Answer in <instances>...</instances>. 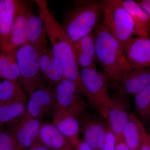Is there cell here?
Here are the masks:
<instances>
[{"label": "cell", "instance_id": "1", "mask_svg": "<svg viewBox=\"0 0 150 150\" xmlns=\"http://www.w3.org/2000/svg\"><path fill=\"white\" fill-rule=\"evenodd\" d=\"M39 15L43 19L46 35L50 40L51 49L62 71L64 79L75 84L82 93L80 69L70 41L61 24L51 13L45 0H35Z\"/></svg>", "mask_w": 150, "mask_h": 150}, {"label": "cell", "instance_id": "2", "mask_svg": "<svg viewBox=\"0 0 150 150\" xmlns=\"http://www.w3.org/2000/svg\"><path fill=\"white\" fill-rule=\"evenodd\" d=\"M93 33L97 62L112 83L132 69L124 48L112 35L103 19L98 25Z\"/></svg>", "mask_w": 150, "mask_h": 150}, {"label": "cell", "instance_id": "3", "mask_svg": "<svg viewBox=\"0 0 150 150\" xmlns=\"http://www.w3.org/2000/svg\"><path fill=\"white\" fill-rule=\"evenodd\" d=\"M104 13L103 0L76 1L61 24L70 42L93 32Z\"/></svg>", "mask_w": 150, "mask_h": 150}, {"label": "cell", "instance_id": "4", "mask_svg": "<svg viewBox=\"0 0 150 150\" xmlns=\"http://www.w3.org/2000/svg\"><path fill=\"white\" fill-rule=\"evenodd\" d=\"M80 77L85 98L103 118L106 120L111 100L109 79L97 67L80 69Z\"/></svg>", "mask_w": 150, "mask_h": 150}, {"label": "cell", "instance_id": "5", "mask_svg": "<svg viewBox=\"0 0 150 150\" xmlns=\"http://www.w3.org/2000/svg\"><path fill=\"white\" fill-rule=\"evenodd\" d=\"M103 20L123 48L136 35L135 25L129 12L119 0H103Z\"/></svg>", "mask_w": 150, "mask_h": 150}, {"label": "cell", "instance_id": "6", "mask_svg": "<svg viewBox=\"0 0 150 150\" xmlns=\"http://www.w3.org/2000/svg\"><path fill=\"white\" fill-rule=\"evenodd\" d=\"M16 59L19 71L18 81L25 91L30 95L44 86L37 50L29 44H25L16 50Z\"/></svg>", "mask_w": 150, "mask_h": 150}, {"label": "cell", "instance_id": "7", "mask_svg": "<svg viewBox=\"0 0 150 150\" xmlns=\"http://www.w3.org/2000/svg\"><path fill=\"white\" fill-rule=\"evenodd\" d=\"M54 110H67L79 116L86 110L87 104L85 98L72 82L63 79L54 86Z\"/></svg>", "mask_w": 150, "mask_h": 150}, {"label": "cell", "instance_id": "8", "mask_svg": "<svg viewBox=\"0 0 150 150\" xmlns=\"http://www.w3.org/2000/svg\"><path fill=\"white\" fill-rule=\"evenodd\" d=\"M42 121L24 115L8 125V131L16 142L18 150H26L39 141Z\"/></svg>", "mask_w": 150, "mask_h": 150}, {"label": "cell", "instance_id": "9", "mask_svg": "<svg viewBox=\"0 0 150 150\" xmlns=\"http://www.w3.org/2000/svg\"><path fill=\"white\" fill-rule=\"evenodd\" d=\"M54 87L42 86L30 95L23 115L42 121L53 114L55 105Z\"/></svg>", "mask_w": 150, "mask_h": 150}, {"label": "cell", "instance_id": "10", "mask_svg": "<svg viewBox=\"0 0 150 150\" xmlns=\"http://www.w3.org/2000/svg\"><path fill=\"white\" fill-rule=\"evenodd\" d=\"M129 96L117 90L111 96L106 120L116 136L121 137L123 128L131 114Z\"/></svg>", "mask_w": 150, "mask_h": 150}, {"label": "cell", "instance_id": "11", "mask_svg": "<svg viewBox=\"0 0 150 150\" xmlns=\"http://www.w3.org/2000/svg\"><path fill=\"white\" fill-rule=\"evenodd\" d=\"M79 121L82 139L95 150H101L105 139L107 123L86 110L80 115Z\"/></svg>", "mask_w": 150, "mask_h": 150}, {"label": "cell", "instance_id": "12", "mask_svg": "<svg viewBox=\"0 0 150 150\" xmlns=\"http://www.w3.org/2000/svg\"><path fill=\"white\" fill-rule=\"evenodd\" d=\"M111 83L118 91L134 96L150 84V68L132 69Z\"/></svg>", "mask_w": 150, "mask_h": 150}, {"label": "cell", "instance_id": "13", "mask_svg": "<svg viewBox=\"0 0 150 150\" xmlns=\"http://www.w3.org/2000/svg\"><path fill=\"white\" fill-rule=\"evenodd\" d=\"M124 51L132 69L150 68V36H137L129 41Z\"/></svg>", "mask_w": 150, "mask_h": 150}, {"label": "cell", "instance_id": "14", "mask_svg": "<svg viewBox=\"0 0 150 150\" xmlns=\"http://www.w3.org/2000/svg\"><path fill=\"white\" fill-rule=\"evenodd\" d=\"M52 123L71 143L73 149L81 139L79 116L73 112L54 109Z\"/></svg>", "mask_w": 150, "mask_h": 150}, {"label": "cell", "instance_id": "15", "mask_svg": "<svg viewBox=\"0 0 150 150\" xmlns=\"http://www.w3.org/2000/svg\"><path fill=\"white\" fill-rule=\"evenodd\" d=\"M29 9L27 2L17 0L15 15L9 39L8 52L16 51L27 44L26 23Z\"/></svg>", "mask_w": 150, "mask_h": 150}, {"label": "cell", "instance_id": "16", "mask_svg": "<svg viewBox=\"0 0 150 150\" xmlns=\"http://www.w3.org/2000/svg\"><path fill=\"white\" fill-rule=\"evenodd\" d=\"M80 69L96 68L95 40L93 32L77 41L70 42Z\"/></svg>", "mask_w": 150, "mask_h": 150}, {"label": "cell", "instance_id": "17", "mask_svg": "<svg viewBox=\"0 0 150 150\" xmlns=\"http://www.w3.org/2000/svg\"><path fill=\"white\" fill-rule=\"evenodd\" d=\"M37 51L41 74L51 86L56 85L64 78L51 47L48 44Z\"/></svg>", "mask_w": 150, "mask_h": 150}, {"label": "cell", "instance_id": "18", "mask_svg": "<svg viewBox=\"0 0 150 150\" xmlns=\"http://www.w3.org/2000/svg\"><path fill=\"white\" fill-rule=\"evenodd\" d=\"M17 0L0 1V52L8 51Z\"/></svg>", "mask_w": 150, "mask_h": 150}, {"label": "cell", "instance_id": "19", "mask_svg": "<svg viewBox=\"0 0 150 150\" xmlns=\"http://www.w3.org/2000/svg\"><path fill=\"white\" fill-rule=\"evenodd\" d=\"M26 36L27 44L36 50L48 44L43 19L40 15L35 14L30 8L28 13Z\"/></svg>", "mask_w": 150, "mask_h": 150}, {"label": "cell", "instance_id": "20", "mask_svg": "<svg viewBox=\"0 0 150 150\" xmlns=\"http://www.w3.org/2000/svg\"><path fill=\"white\" fill-rule=\"evenodd\" d=\"M39 141L51 150H73L71 143L52 123H42Z\"/></svg>", "mask_w": 150, "mask_h": 150}, {"label": "cell", "instance_id": "21", "mask_svg": "<svg viewBox=\"0 0 150 150\" xmlns=\"http://www.w3.org/2000/svg\"><path fill=\"white\" fill-rule=\"evenodd\" d=\"M122 5L131 16L137 36H149L150 30V18L139 3L133 0H119Z\"/></svg>", "mask_w": 150, "mask_h": 150}, {"label": "cell", "instance_id": "22", "mask_svg": "<svg viewBox=\"0 0 150 150\" xmlns=\"http://www.w3.org/2000/svg\"><path fill=\"white\" fill-rule=\"evenodd\" d=\"M143 124L137 116L131 113L123 128L121 137L131 150H139Z\"/></svg>", "mask_w": 150, "mask_h": 150}, {"label": "cell", "instance_id": "23", "mask_svg": "<svg viewBox=\"0 0 150 150\" xmlns=\"http://www.w3.org/2000/svg\"><path fill=\"white\" fill-rule=\"evenodd\" d=\"M26 101L23 88L18 81L0 80V104Z\"/></svg>", "mask_w": 150, "mask_h": 150}, {"label": "cell", "instance_id": "24", "mask_svg": "<svg viewBox=\"0 0 150 150\" xmlns=\"http://www.w3.org/2000/svg\"><path fill=\"white\" fill-rule=\"evenodd\" d=\"M16 51L0 52V78L18 81L19 71L16 59Z\"/></svg>", "mask_w": 150, "mask_h": 150}, {"label": "cell", "instance_id": "25", "mask_svg": "<svg viewBox=\"0 0 150 150\" xmlns=\"http://www.w3.org/2000/svg\"><path fill=\"white\" fill-rule=\"evenodd\" d=\"M26 101L0 104V126L10 124L24 114Z\"/></svg>", "mask_w": 150, "mask_h": 150}, {"label": "cell", "instance_id": "26", "mask_svg": "<svg viewBox=\"0 0 150 150\" xmlns=\"http://www.w3.org/2000/svg\"><path fill=\"white\" fill-rule=\"evenodd\" d=\"M137 117L142 123L150 121V84L134 96Z\"/></svg>", "mask_w": 150, "mask_h": 150}, {"label": "cell", "instance_id": "27", "mask_svg": "<svg viewBox=\"0 0 150 150\" xmlns=\"http://www.w3.org/2000/svg\"><path fill=\"white\" fill-rule=\"evenodd\" d=\"M0 150H18L13 137L4 129L0 131Z\"/></svg>", "mask_w": 150, "mask_h": 150}, {"label": "cell", "instance_id": "28", "mask_svg": "<svg viewBox=\"0 0 150 150\" xmlns=\"http://www.w3.org/2000/svg\"><path fill=\"white\" fill-rule=\"evenodd\" d=\"M115 134L107 123L105 139L101 150H115Z\"/></svg>", "mask_w": 150, "mask_h": 150}, {"label": "cell", "instance_id": "29", "mask_svg": "<svg viewBox=\"0 0 150 150\" xmlns=\"http://www.w3.org/2000/svg\"><path fill=\"white\" fill-rule=\"evenodd\" d=\"M139 150H150V137L144 124L142 128V140Z\"/></svg>", "mask_w": 150, "mask_h": 150}, {"label": "cell", "instance_id": "30", "mask_svg": "<svg viewBox=\"0 0 150 150\" xmlns=\"http://www.w3.org/2000/svg\"><path fill=\"white\" fill-rule=\"evenodd\" d=\"M115 150H131L125 144L121 136H116V137H115Z\"/></svg>", "mask_w": 150, "mask_h": 150}, {"label": "cell", "instance_id": "31", "mask_svg": "<svg viewBox=\"0 0 150 150\" xmlns=\"http://www.w3.org/2000/svg\"><path fill=\"white\" fill-rule=\"evenodd\" d=\"M73 150H95L83 139H80Z\"/></svg>", "mask_w": 150, "mask_h": 150}, {"label": "cell", "instance_id": "32", "mask_svg": "<svg viewBox=\"0 0 150 150\" xmlns=\"http://www.w3.org/2000/svg\"><path fill=\"white\" fill-rule=\"evenodd\" d=\"M137 2L150 18V0H139Z\"/></svg>", "mask_w": 150, "mask_h": 150}, {"label": "cell", "instance_id": "33", "mask_svg": "<svg viewBox=\"0 0 150 150\" xmlns=\"http://www.w3.org/2000/svg\"><path fill=\"white\" fill-rule=\"evenodd\" d=\"M26 150H51L40 142H38Z\"/></svg>", "mask_w": 150, "mask_h": 150}, {"label": "cell", "instance_id": "34", "mask_svg": "<svg viewBox=\"0 0 150 150\" xmlns=\"http://www.w3.org/2000/svg\"><path fill=\"white\" fill-rule=\"evenodd\" d=\"M3 129V126H0V131L2 129Z\"/></svg>", "mask_w": 150, "mask_h": 150}, {"label": "cell", "instance_id": "35", "mask_svg": "<svg viewBox=\"0 0 150 150\" xmlns=\"http://www.w3.org/2000/svg\"><path fill=\"white\" fill-rule=\"evenodd\" d=\"M149 36H150V30L149 31Z\"/></svg>", "mask_w": 150, "mask_h": 150}, {"label": "cell", "instance_id": "36", "mask_svg": "<svg viewBox=\"0 0 150 150\" xmlns=\"http://www.w3.org/2000/svg\"><path fill=\"white\" fill-rule=\"evenodd\" d=\"M149 134L150 137V129L149 132Z\"/></svg>", "mask_w": 150, "mask_h": 150}, {"label": "cell", "instance_id": "37", "mask_svg": "<svg viewBox=\"0 0 150 150\" xmlns=\"http://www.w3.org/2000/svg\"><path fill=\"white\" fill-rule=\"evenodd\" d=\"M1 78H0V80H1Z\"/></svg>", "mask_w": 150, "mask_h": 150}]
</instances>
